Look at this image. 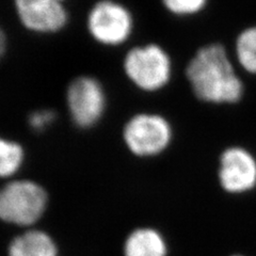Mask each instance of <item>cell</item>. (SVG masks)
I'll list each match as a JSON object with an SVG mask.
<instances>
[{"instance_id":"obj_11","label":"cell","mask_w":256,"mask_h":256,"mask_svg":"<svg viewBox=\"0 0 256 256\" xmlns=\"http://www.w3.org/2000/svg\"><path fill=\"white\" fill-rule=\"evenodd\" d=\"M24 150L20 144L0 138V178H8L20 169Z\"/></svg>"},{"instance_id":"obj_3","label":"cell","mask_w":256,"mask_h":256,"mask_svg":"<svg viewBox=\"0 0 256 256\" xmlns=\"http://www.w3.org/2000/svg\"><path fill=\"white\" fill-rule=\"evenodd\" d=\"M47 196L42 187L29 180L12 182L0 190V219L29 226L43 214Z\"/></svg>"},{"instance_id":"obj_16","label":"cell","mask_w":256,"mask_h":256,"mask_svg":"<svg viewBox=\"0 0 256 256\" xmlns=\"http://www.w3.org/2000/svg\"><path fill=\"white\" fill-rule=\"evenodd\" d=\"M233 256H242V255H233Z\"/></svg>"},{"instance_id":"obj_2","label":"cell","mask_w":256,"mask_h":256,"mask_svg":"<svg viewBox=\"0 0 256 256\" xmlns=\"http://www.w3.org/2000/svg\"><path fill=\"white\" fill-rule=\"evenodd\" d=\"M124 72L130 82L142 91L160 90L171 77V60L156 44L134 47L124 58Z\"/></svg>"},{"instance_id":"obj_1","label":"cell","mask_w":256,"mask_h":256,"mask_svg":"<svg viewBox=\"0 0 256 256\" xmlns=\"http://www.w3.org/2000/svg\"><path fill=\"white\" fill-rule=\"evenodd\" d=\"M187 77L194 94L205 102H235L242 94V84L221 45L201 48L188 64Z\"/></svg>"},{"instance_id":"obj_9","label":"cell","mask_w":256,"mask_h":256,"mask_svg":"<svg viewBox=\"0 0 256 256\" xmlns=\"http://www.w3.org/2000/svg\"><path fill=\"white\" fill-rule=\"evenodd\" d=\"M125 256H166V244L157 230L142 228L127 238Z\"/></svg>"},{"instance_id":"obj_4","label":"cell","mask_w":256,"mask_h":256,"mask_svg":"<svg viewBox=\"0 0 256 256\" xmlns=\"http://www.w3.org/2000/svg\"><path fill=\"white\" fill-rule=\"evenodd\" d=\"M86 26L96 42L116 46L130 38L134 20L130 10L123 4L114 0H100L88 15Z\"/></svg>"},{"instance_id":"obj_5","label":"cell","mask_w":256,"mask_h":256,"mask_svg":"<svg viewBox=\"0 0 256 256\" xmlns=\"http://www.w3.org/2000/svg\"><path fill=\"white\" fill-rule=\"evenodd\" d=\"M172 130L169 122L158 114H140L132 118L124 127V140L134 154L157 155L169 146Z\"/></svg>"},{"instance_id":"obj_8","label":"cell","mask_w":256,"mask_h":256,"mask_svg":"<svg viewBox=\"0 0 256 256\" xmlns=\"http://www.w3.org/2000/svg\"><path fill=\"white\" fill-rule=\"evenodd\" d=\"M66 0H14L22 26L38 34H54L66 27Z\"/></svg>"},{"instance_id":"obj_7","label":"cell","mask_w":256,"mask_h":256,"mask_svg":"<svg viewBox=\"0 0 256 256\" xmlns=\"http://www.w3.org/2000/svg\"><path fill=\"white\" fill-rule=\"evenodd\" d=\"M218 178L228 194H240L256 186V159L242 148H230L220 157Z\"/></svg>"},{"instance_id":"obj_12","label":"cell","mask_w":256,"mask_h":256,"mask_svg":"<svg viewBox=\"0 0 256 256\" xmlns=\"http://www.w3.org/2000/svg\"><path fill=\"white\" fill-rule=\"evenodd\" d=\"M236 52L244 70L256 74V27L246 29L239 36Z\"/></svg>"},{"instance_id":"obj_10","label":"cell","mask_w":256,"mask_h":256,"mask_svg":"<svg viewBox=\"0 0 256 256\" xmlns=\"http://www.w3.org/2000/svg\"><path fill=\"white\" fill-rule=\"evenodd\" d=\"M10 256H57L52 239L40 230H31L13 240Z\"/></svg>"},{"instance_id":"obj_6","label":"cell","mask_w":256,"mask_h":256,"mask_svg":"<svg viewBox=\"0 0 256 256\" xmlns=\"http://www.w3.org/2000/svg\"><path fill=\"white\" fill-rule=\"evenodd\" d=\"M66 100L73 121L84 128L98 122L106 108L104 88L91 76L75 78L68 88Z\"/></svg>"},{"instance_id":"obj_15","label":"cell","mask_w":256,"mask_h":256,"mask_svg":"<svg viewBox=\"0 0 256 256\" xmlns=\"http://www.w3.org/2000/svg\"><path fill=\"white\" fill-rule=\"evenodd\" d=\"M6 50V38L4 32L0 28V59H2V56L4 54Z\"/></svg>"},{"instance_id":"obj_13","label":"cell","mask_w":256,"mask_h":256,"mask_svg":"<svg viewBox=\"0 0 256 256\" xmlns=\"http://www.w3.org/2000/svg\"><path fill=\"white\" fill-rule=\"evenodd\" d=\"M162 2L166 9L174 14L188 15L201 10L206 0H162Z\"/></svg>"},{"instance_id":"obj_14","label":"cell","mask_w":256,"mask_h":256,"mask_svg":"<svg viewBox=\"0 0 256 256\" xmlns=\"http://www.w3.org/2000/svg\"><path fill=\"white\" fill-rule=\"evenodd\" d=\"M54 120V112L52 110H38L32 112L29 116V124L36 130H42Z\"/></svg>"}]
</instances>
